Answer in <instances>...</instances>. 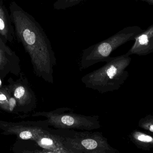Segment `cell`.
I'll return each instance as SVG.
<instances>
[{
    "instance_id": "cell-4",
    "label": "cell",
    "mask_w": 153,
    "mask_h": 153,
    "mask_svg": "<svg viewBox=\"0 0 153 153\" xmlns=\"http://www.w3.org/2000/svg\"><path fill=\"white\" fill-rule=\"evenodd\" d=\"M73 111L71 108L63 107L48 112H37L33 116L45 117L49 126L56 129L92 131L101 128L99 116H84Z\"/></svg>"
},
{
    "instance_id": "cell-13",
    "label": "cell",
    "mask_w": 153,
    "mask_h": 153,
    "mask_svg": "<svg viewBox=\"0 0 153 153\" xmlns=\"http://www.w3.org/2000/svg\"><path fill=\"white\" fill-rule=\"evenodd\" d=\"M9 100L7 99L5 94L0 92V106L3 107L5 109H9Z\"/></svg>"
},
{
    "instance_id": "cell-2",
    "label": "cell",
    "mask_w": 153,
    "mask_h": 153,
    "mask_svg": "<svg viewBox=\"0 0 153 153\" xmlns=\"http://www.w3.org/2000/svg\"><path fill=\"white\" fill-rule=\"evenodd\" d=\"M131 60L127 54L110 57L103 66L84 75L81 79L82 82L86 88L102 94L117 90L128 77L126 69Z\"/></svg>"
},
{
    "instance_id": "cell-16",
    "label": "cell",
    "mask_w": 153,
    "mask_h": 153,
    "mask_svg": "<svg viewBox=\"0 0 153 153\" xmlns=\"http://www.w3.org/2000/svg\"><path fill=\"white\" fill-rule=\"evenodd\" d=\"M1 85V79H0V86Z\"/></svg>"
},
{
    "instance_id": "cell-14",
    "label": "cell",
    "mask_w": 153,
    "mask_h": 153,
    "mask_svg": "<svg viewBox=\"0 0 153 153\" xmlns=\"http://www.w3.org/2000/svg\"><path fill=\"white\" fill-rule=\"evenodd\" d=\"M9 110L12 111L16 105V101L13 98H11L9 99Z\"/></svg>"
},
{
    "instance_id": "cell-17",
    "label": "cell",
    "mask_w": 153,
    "mask_h": 153,
    "mask_svg": "<svg viewBox=\"0 0 153 153\" xmlns=\"http://www.w3.org/2000/svg\"><path fill=\"white\" fill-rule=\"evenodd\" d=\"M1 37H0V40H1Z\"/></svg>"
},
{
    "instance_id": "cell-8",
    "label": "cell",
    "mask_w": 153,
    "mask_h": 153,
    "mask_svg": "<svg viewBox=\"0 0 153 153\" xmlns=\"http://www.w3.org/2000/svg\"><path fill=\"white\" fill-rule=\"evenodd\" d=\"M0 37L5 44L13 42L16 38L10 14L2 0H0Z\"/></svg>"
},
{
    "instance_id": "cell-7",
    "label": "cell",
    "mask_w": 153,
    "mask_h": 153,
    "mask_svg": "<svg viewBox=\"0 0 153 153\" xmlns=\"http://www.w3.org/2000/svg\"><path fill=\"white\" fill-rule=\"evenodd\" d=\"M1 125L6 133L15 135L22 140L34 141L49 127L47 119L39 121L36 124L18 125L13 123H5Z\"/></svg>"
},
{
    "instance_id": "cell-10",
    "label": "cell",
    "mask_w": 153,
    "mask_h": 153,
    "mask_svg": "<svg viewBox=\"0 0 153 153\" xmlns=\"http://www.w3.org/2000/svg\"><path fill=\"white\" fill-rule=\"evenodd\" d=\"M131 139L137 146L147 148H153V137L140 132H134L131 135Z\"/></svg>"
},
{
    "instance_id": "cell-5",
    "label": "cell",
    "mask_w": 153,
    "mask_h": 153,
    "mask_svg": "<svg viewBox=\"0 0 153 153\" xmlns=\"http://www.w3.org/2000/svg\"><path fill=\"white\" fill-rule=\"evenodd\" d=\"M126 29L99 43L84 49L81 56L80 69H86L100 62H105L114 50L129 39Z\"/></svg>"
},
{
    "instance_id": "cell-12",
    "label": "cell",
    "mask_w": 153,
    "mask_h": 153,
    "mask_svg": "<svg viewBox=\"0 0 153 153\" xmlns=\"http://www.w3.org/2000/svg\"><path fill=\"white\" fill-rule=\"evenodd\" d=\"M139 125L144 129L153 133V116L145 118L140 120Z\"/></svg>"
},
{
    "instance_id": "cell-1",
    "label": "cell",
    "mask_w": 153,
    "mask_h": 153,
    "mask_svg": "<svg viewBox=\"0 0 153 153\" xmlns=\"http://www.w3.org/2000/svg\"><path fill=\"white\" fill-rule=\"evenodd\" d=\"M9 8L16 37L29 55L35 73L46 82L53 83L56 57L44 29L15 2H12Z\"/></svg>"
},
{
    "instance_id": "cell-15",
    "label": "cell",
    "mask_w": 153,
    "mask_h": 153,
    "mask_svg": "<svg viewBox=\"0 0 153 153\" xmlns=\"http://www.w3.org/2000/svg\"><path fill=\"white\" fill-rule=\"evenodd\" d=\"M139 42L141 45H145L147 42V36L145 35H143L141 36L138 39Z\"/></svg>"
},
{
    "instance_id": "cell-9",
    "label": "cell",
    "mask_w": 153,
    "mask_h": 153,
    "mask_svg": "<svg viewBox=\"0 0 153 153\" xmlns=\"http://www.w3.org/2000/svg\"><path fill=\"white\" fill-rule=\"evenodd\" d=\"M14 96L21 105H29L33 103L35 100L34 95L31 92L27 87L22 85H19L16 88Z\"/></svg>"
},
{
    "instance_id": "cell-11",
    "label": "cell",
    "mask_w": 153,
    "mask_h": 153,
    "mask_svg": "<svg viewBox=\"0 0 153 153\" xmlns=\"http://www.w3.org/2000/svg\"><path fill=\"white\" fill-rule=\"evenodd\" d=\"M85 0H56L53 4L54 9L64 10L71 8L81 3Z\"/></svg>"
},
{
    "instance_id": "cell-3",
    "label": "cell",
    "mask_w": 153,
    "mask_h": 153,
    "mask_svg": "<svg viewBox=\"0 0 153 153\" xmlns=\"http://www.w3.org/2000/svg\"><path fill=\"white\" fill-rule=\"evenodd\" d=\"M64 144L69 153H118L100 132L62 129Z\"/></svg>"
},
{
    "instance_id": "cell-6",
    "label": "cell",
    "mask_w": 153,
    "mask_h": 153,
    "mask_svg": "<svg viewBox=\"0 0 153 153\" xmlns=\"http://www.w3.org/2000/svg\"><path fill=\"white\" fill-rule=\"evenodd\" d=\"M64 140L62 129L55 130L48 128L34 141L42 148L43 153H69Z\"/></svg>"
}]
</instances>
